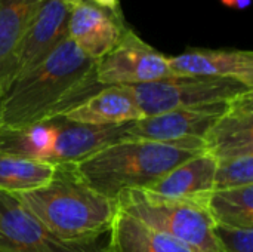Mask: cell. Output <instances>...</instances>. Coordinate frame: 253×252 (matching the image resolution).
Masks as SVG:
<instances>
[{
    "instance_id": "1",
    "label": "cell",
    "mask_w": 253,
    "mask_h": 252,
    "mask_svg": "<svg viewBox=\"0 0 253 252\" xmlns=\"http://www.w3.org/2000/svg\"><path fill=\"white\" fill-rule=\"evenodd\" d=\"M96 61L68 37L39 65L12 82L0 100V128L22 129L58 120L98 92Z\"/></svg>"
},
{
    "instance_id": "2",
    "label": "cell",
    "mask_w": 253,
    "mask_h": 252,
    "mask_svg": "<svg viewBox=\"0 0 253 252\" xmlns=\"http://www.w3.org/2000/svg\"><path fill=\"white\" fill-rule=\"evenodd\" d=\"M44 227L67 242H93L108 233L119 211L117 201L90 189L73 163L56 165L43 187L15 196Z\"/></svg>"
},
{
    "instance_id": "3",
    "label": "cell",
    "mask_w": 253,
    "mask_h": 252,
    "mask_svg": "<svg viewBox=\"0 0 253 252\" xmlns=\"http://www.w3.org/2000/svg\"><path fill=\"white\" fill-rule=\"evenodd\" d=\"M202 151H205L203 141L125 140L73 163V166L90 189L116 201L125 190L148 189L175 166Z\"/></svg>"
},
{
    "instance_id": "4",
    "label": "cell",
    "mask_w": 253,
    "mask_h": 252,
    "mask_svg": "<svg viewBox=\"0 0 253 252\" xmlns=\"http://www.w3.org/2000/svg\"><path fill=\"white\" fill-rule=\"evenodd\" d=\"M116 201L120 211L196 252H224L213 232L215 223L205 205L168 199L145 189L125 190Z\"/></svg>"
},
{
    "instance_id": "5",
    "label": "cell",
    "mask_w": 253,
    "mask_h": 252,
    "mask_svg": "<svg viewBox=\"0 0 253 252\" xmlns=\"http://www.w3.org/2000/svg\"><path fill=\"white\" fill-rule=\"evenodd\" d=\"M144 117L181 108H197L228 102L239 95L253 91L230 79L172 76L157 82L126 86Z\"/></svg>"
},
{
    "instance_id": "6",
    "label": "cell",
    "mask_w": 253,
    "mask_h": 252,
    "mask_svg": "<svg viewBox=\"0 0 253 252\" xmlns=\"http://www.w3.org/2000/svg\"><path fill=\"white\" fill-rule=\"evenodd\" d=\"M99 86H133L172 77L168 56L145 43L129 27L119 43L96 61Z\"/></svg>"
},
{
    "instance_id": "7",
    "label": "cell",
    "mask_w": 253,
    "mask_h": 252,
    "mask_svg": "<svg viewBox=\"0 0 253 252\" xmlns=\"http://www.w3.org/2000/svg\"><path fill=\"white\" fill-rule=\"evenodd\" d=\"M0 252H105V247L59 239L15 196L0 192Z\"/></svg>"
},
{
    "instance_id": "8",
    "label": "cell",
    "mask_w": 253,
    "mask_h": 252,
    "mask_svg": "<svg viewBox=\"0 0 253 252\" xmlns=\"http://www.w3.org/2000/svg\"><path fill=\"white\" fill-rule=\"evenodd\" d=\"M228 102L197 108H181L142 117L129 125L127 140L156 143L203 141V137L222 114Z\"/></svg>"
},
{
    "instance_id": "9",
    "label": "cell",
    "mask_w": 253,
    "mask_h": 252,
    "mask_svg": "<svg viewBox=\"0 0 253 252\" xmlns=\"http://www.w3.org/2000/svg\"><path fill=\"white\" fill-rule=\"evenodd\" d=\"M70 10L64 0H46L16 48L13 80L39 65L68 37Z\"/></svg>"
},
{
    "instance_id": "10",
    "label": "cell",
    "mask_w": 253,
    "mask_h": 252,
    "mask_svg": "<svg viewBox=\"0 0 253 252\" xmlns=\"http://www.w3.org/2000/svg\"><path fill=\"white\" fill-rule=\"evenodd\" d=\"M205 151L216 162L253 154V91L231 100L203 137Z\"/></svg>"
},
{
    "instance_id": "11",
    "label": "cell",
    "mask_w": 253,
    "mask_h": 252,
    "mask_svg": "<svg viewBox=\"0 0 253 252\" xmlns=\"http://www.w3.org/2000/svg\"><path fill=\"white\" fill-rule=\"evenodd\" d=\"M173 76L230 79L253 89V52L242 49L190 48L168 56Z\"/></svg>"
},
{
    "instance_id": "12",
    "label": "cell",
    "mask_w": 253,
    "mask_h": 252,
    "mask_svg": "<svg viewBox=\"0 0 253 252\" xmlns=\"http://www.w3.org/2000/svg\"><path fill=\"white\" fill-rule=\"evenodd\" d=\"M126 28L123 16H116L89 0H82L70 10L68 39L93 61L105 56Z\"/></svg>"
},
{
    "instance_id": "13",
    "label": "cell",
    "mask_w": 253,
    "mask_h": 252,
    "mask_svg": "<svg viewBox=\"0 0 253 252\" xmlns=\"http://www.w3.org/2000/svg\"><path fill=\"white\" fill-rule=\"evenodd\" d=\"M215 157L202 151L175 166L145 190L168 199L208 206V201L215 190Z\"/></svg>"
},
{
    "instance_id": "14",
    "label": "cell",
    "mask_w": 253,
    "mask_h": 252,
    "mask_svg": "<svg viewBox=\"0 0 253 252\" xmlns=\"http://www.w3.org/2000/svg\"><path fill=\"white\" fill-rule=\"evenodd\" d=\"M58 134L55 144L47 154V163H77L99 150L127 140V128L132 123L119 126H90L55 120Z\"/></svg>"
},
{
    "instance_id": "15",
    "label": "cell",
    "mask_w": 253,
    "mask_h": 252,
    "mask_svg": "<svg viewBox=\"0 0 253 252\" xmlns=\"http://www.w3.org/2000/svg\"><path fill=\"white\" fill-rule=\"evenodd\" d=\"M144 114L126 86H104L58 120L90 126H119L142 119Z\"/></svg>"
},
{
    "instance_id": "16",
    "label": "cell",
    "mask_w": 253,
    "mask_h": 252,
    "mask_svg": "<svg viewBox=\"0 0 253 252\" xmlns=\"http://www.w3.org/2000/svg\"><path fill=\"white\" fill-rule=\"evenodd\" d=\"M46 0H0V100L13 82L16 48Z\"/></svg>"
},
{
    "instance_id": "17",
    "label": "cell",
    "mask_w": 253,
    "mask_h": 252,
    "mask_svg": "<svg viewBox=\"0 0 253 252\" xmlns=\"http://www.w3.org/2000/svg\"><path fill=\"white\" fill-rule=\"evenodd\" d=\"M105 252H196L172 236L117 211L108 230Z\"/></svg>"
},
{
    "instance_id": "18",
    "label": "cell",
    "mask_w": 253,
    "mask_h": 252,
    "mask_svg": "<svg viewBox=\"0 0 253 252\" xmlns=\"http://www.w3.org/2000/svg\"><path fill=\"white\" fill-rule=\"evenodd\" d=\"M56 165L0 151V192L16 196L46 186Z\"/></svg>"
},
{
    "instance_id": "19",
    "label": "cell",
    "mask_w": 253,
    "mask_h": 252,
    "mask_svg": "<svg viewBox=\"0 0 253 252\" xmlns=\"http://www.w3.org/2000/svg\"><path fill=\"white\" fill-rule=\"evenodd\" d=\"M208 211L215 226L253 229V184L215 190L208 201Z\"/></svg>"
},
{
    "instance_id": "20",
    "label": "cell",
    "mask_w": 253,
    "mask_h": 252,
    "mask_svg": "<svg viewBox=\"0 0 253 252\" xmlns=\"http://www.w3.org/2000/svg\"><path fill=\"white\" fill-rule=\"evenodd\" d=\"M58 134L55 122L22 129L0 128V151L44 162Z\"/></svg>"
},
{
    "instance_id": "21",
    "label": "cell",
    "mask_w": 253,
    "mask_h": 252,
    "mask_svg": "<svg viewBox=\"0 0 253 252\" xmlns=\"http://www.w3.org/2000/svg\"><path fill=\"white\" fill-rule=\"evenodd\" d=\"M253 184V154L216 162L215 190L236 189ZM213 190V192H215Z\"/></svg>"
},
{
    "instance_id": "22",
    "label": "cell",
    "mask_w": 253,
    "mask_h": 252,
    "mask_svg": "<svg viewBox=\"0 0 253 252\" xmlns=\"http://www.w3.org/2000/svg\"><path fill=\"white\" fill-rule=\"evenodd\" d=\"M213 232L224 252H253V229L215 226Z\"/></svg>"
},
{
    "instance_id": "23",
    "label": "cell",
    "mask_w": 253,
    "mask_h": 252,
    "mask_svg": "<svg viewBox=\"0 0 253 252\" xmlns=\"http://www.w3.org/2000/svg\"><path fill=\"white\" fill-rule=\"evenodd\" d=\"M89 1L104 10H108L110 13H113L116 16H123V13L120 10V0H89Z\"/></svg>"
},
{
    "instance_id": "24",
    "label": "cell",
    "mask_w": 253,
    "mask_h": 252,
    "mask_svg": "<svg viewBox=\"0 0 253 252\" xmlns=\"http://www.w3.org/2000/svg\"><path fill=\"white\" fill-rule=\"evenodd\" d=\"M225 7L230 9H237V10H245L251 6L252 0H219Z\"/></svg>"
},
{
    "instance_id": "25",
    "label": "cell",
    "mask_w": 253,
    "mask_h": 252,
    "mask_svg": "<svg viewBox=\"0 0 253 252\" xmlns=\"http://www.w3.org/2000/svg\"><path fill=\"white\" fill-rule=\"evenodd\" d=\"M64 1H65L68 6H71V7H73V6H76L77 3H80L82 0H64Z\"/></svg>"
}]
</instances>
